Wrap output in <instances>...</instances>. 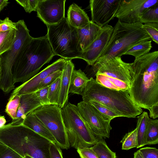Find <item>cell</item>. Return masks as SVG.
Returning <instances> with one entry per match:
<instances>
[{
    "instance_id": "f6af8a7d",
    "label": "cell",
    "mask_w": 158,
    "mask_h": 158,
    "mask_svg": "<svg viewBox=\"0 0 158 158\" xmlns=\"http://www.w3.org/2000/svg\"><path fill=\"white\" fill-rule=\"evenodd\" d=\"M7 147L0 143V156L7 149Z\"/></svg>"
},
{
    "instance_id": "83f0119b",
    "label": "cell",
    "mask_w": 158,
    "mask_h": 158,
    "mask_svg": "<svg viewBox=\"0 0 158 158\" xmlns=\"http://www.w3.org/2000/svg\"><path fill=\"white\" fill-rule=\"evenodd\" d=\"M139 22L142 24L158 23V4L144 10L139 17Z\"/></svg>"
},
{
    "instance_id": "d6986e66",
    "label": "cell",
    "mask_w": 158,
    "mask_h": 158,
    "mask_svg": "<svg viewBox=\"0 0 158 158\" xmlns=\"http://www.w3.org/2000/svg\"><path fill=\"white\" fill-rule=\"evenodd\" d=\"M102 28L90 20L84 27L77 29L83 52L95 40Z\"/></svg>"
},
{
    "instance_id": "d6a6232c",
    "label": "cell",
    "mask_w": 158,
    "mask_h": 158,
    "mask_svg": "<svg viewBox=\"0 0 158 158\" xmlns=\"http://www.w3.org/2000/svg\"><path fill=\"white\" fill-rule=\"evenodd\" d=\"M142 28L149 35L151 40L158 44V23L143 24Z\"/></svg>"
},
{
    "instance_id": "ab89813d",
    "label": "cell",
    "mask_w": 158,
    "mask_h": 158,
    "mask_svg": "<svg viewBox=\"0 0 158 158\" xmlns=\"http://www.w3.org/2000/svg\"><path fill=\"white\" fill-rule=\"evenodd\" d=\"M50 150L51 158H63L60 148L56 144L52 142Z\"/></svg>"
},
{
    "instance_id": "74e56055",
    "label": "cell",
    "mask_w": 158,
    "mask_h": 158,
    "mask_svg": "<svg viewBox=\"0 0 158 158\" xmlns=\"http://www.w3.org/2000/svg\"><path fill=\"white\" fill-rule=\"evenodd\" d=\"M139 150L143 158H158V150L156 148L146 147Z\"/></svg>"
},
{
    "instance_id": "30bf717a",
    "label": "cell",
    "mask_w": 158,
    "mask_h": 158,
    "mask_svg": "<svg viewBox=\"0 0 158 158\" xmlns=\"http://www.w3.org/2000/svg\"><path fill=\"white\" fill-rule=\"evenodd\" d=\"M31 112L43 123L60 148L67 149L69 148L61 108L58 105L51 104L41 105Z\"/></svg>"
},
{
    "instance_id": "d4e9b609",
    "label": "cell",
    "mask_w": 158,
    "mask_h": 158,
    "mask_svg": "<svg viewBox=\"0 0 158 158\" xmlns=\"http://www.w3.org/2000/svg\"><path fill=\"white\" fill-rule=\"evenodd\" d=\"M152 47L151 40L140 42L129 48L123 55H132L137 58L149 53Z\"/></svg>"
},
{
    "instance_id": "4fadbf2b",
    "label": "cell",
    "mask_w": 158,
    "mask_h": 158,
    "mask_svg": "<svg viewBox=\"0 0 158 158\" xmlns=\"http://www.w3.org/2000/svg\"><path fill=\"white\" fill-rule=\"evenodd\" d=\"M121 0H91V21L103 27L114 18Z\"/></svg>"
},
{
    "instance_id": "5bb4252c",
    "label": "cell",
    "mask_w": 158,
    "mask_h": 158,
    "mask_svg": "<svg viewBox=\"0 0 158 158\" xmlns=\"http://www.w3.org/2000/svg\"><path fill=\"white\" fill-rule=\"evenodd\" d=\"M65 0H39L37 17L46 26L58 24L65 17Z\"/></svg>"
},
{
    "instance_id": "277c9868",
    "label": "cell",
    "mask_w": 158,
    "mask_h": 158,
    "mask_svg": "<svg viewBox=\"0 0 158 158\" xmlns=\"http://www.w3.org/2000/svg\"><path fill=\"white\" fill-rule=\"evenodd\" d=\"M83 101L94 100L116 112L121 117L135 118L143 112L129 95L128 90H116L105 87L91 77L81 95Z\"/></svg>"
},
{
    "instance_id": "52a82bcc",
    "label": "cell",
    "mask_w": 158,
    "mask_h": 158,
    "mask_svg": "<svg viewBox=\"0 0 158 158\" xmlns=\"http://www.w3.org/2000/svg\"><path fill=\"white\" fill-rule=\"evenodd\" d=\"M16 38L11 48L0 56L1 78L0 89L9 93L15 88L12 69L20 56L33 38L23 20L16 22Z\"/></svg>"
},
{
    "instance_id": "bcb514c9",
    "label": "cell",
    "mask_w": 158,
    "mask_h": 158,
    "mask_svg": "<svg viewBox=\"0 0 158 158\" xmlns=\"http://www.w3.org/2000/svg\"><path fill=\"white\" fill-rule=\"evenodd\" d=\"M134 158H143L138 150L134 153Z\"/></svg>"
},
{
    "instance_id": "cb8c5ba5",
    "label": "cell",
    "mask_w": 158,
    "mask_h": 158,
    "mask_svg": "<svg viewBox=\"0 0 158 158\" xmlns=\"http://www.w3.org/2000/svg\"><path fill=\"white\" fill-rule=\"evenodd\" d=\"M148 113L143 111L137 117L136 127L137 128V148L145 145V135L147 123L149 118Z\"/></svg>"
},
{
    "instance_id": "c3c4849f",
    "label": "cell",
    "mask_w": 158,
    "mask_h": 158,
    "mask_svg": "<svg viewBox=\"0 0 158 158\" xmlns=\"http://www.w3.org/2000/svg\"><path fill=\"white\" fill-rule=\"evenodd\" d=\"M1 59H0V69H1Z\"/></svg>"
},
{
    "instance_id": "44dd1931",
    "label": "cell",
    "mask_w": 158,
    "mask_h": 158,
    "mask_svg": "<svg viewBox=\"0 0 158 158\" xmlns=\"http://www.w3.org/2000/svg\"><path fill=\"white\" fill-rule=\"evenodd\" d=\"M22 124L56 144V140L40 120L31 112L26 116Z\"/></svg>"
},
{
    "instance_id": "f1b7e54d",
    "label": "cell",
    "mask_w": 158,
    "mask_h": 158,
    "mask_svg": "<svg viewBox=\"0 0 158 158\" xmlns=\"http://www.w3.org/2000/svg\"><path fill=\"white\" fill-rule=\"evenodd\" d=\"M88 102L94 106L106 120L110 122L115 118L121 117L116 112L98 102L94 100H90Z\"/></svg>"
},
{
    "instance_id": "ac0fdd59",
    "label": "cell",
    "mask_w": 158,
    "mask_h": 158,
    "mask_svg": "<svg viewBox=\"0 0 158 158\" xmlns=\"http://www.w3.org/2000/svg\"><path fill=\"white\" fill-rule=\"evenodd\" d=\"M74 65L72 60H67L60 77V91L58 106L61 108L68 102L69 91L72 74Z\"/></svg>"
},
{
    "instance_id": "836d02e7",
    "label": "cell",
    "mask_w": 158,
    "mask_h": 158,
    "mask_svg": "<svg viewBox=\"0 0 158 158\" xmlns=\"http://www.w3.org/2000/svg\"><path fill=\"white\" fill-rule=\"evenodd\" d=\"M17 3L22 6L27 13L36 11L39 0H16Z\"/></svg>"
},
{
    "instance_id": "8992f818",
    "label": "cell",
    "mask_w": 158,
    "mask_h": 158,
    "mask_svg": "<svg viewBox=\"0 0 158 158\" xmlns=\"http://www.w3.org/2000/svg\"><path fill=\"white\" fill-rule=\"evenodd\" d=\"M46 35L52 52L66 60L81 59L83 53L77 29L65 18L58 24L47 26Z\"/></svg>"
},
{
    "instance_id": "7c38bea8",
    "label": "cell",
    "mask_w": 158,
    "mask_h": 158,
    "mask_svg": "<svg viewBox=\"0 0 158 158\" xmlns=\"http://www.w3.org/2000/svg\"><path fill=\"white\" fill-rule=\"evenodd\" d=\"M158 4V0H121L114 18L127 23L139 22L144 10Z\"/></svg>"
},
{
    "instance_id": "7dc6e473",
    "label": "cell",
    "mask_w": 158,
    "mask_h": 158,
    "mask_svg": "<svg viewBox=\"0 0 158 158\" xmlns=\"http://www.w3.org/2000/svg\"><path fill=\"white\" fill-rule=\"evenodd\" d=\"M1 69H0V80H1Z\"/></svg>"
},
{
    "instance_id": "3957f363",
    "label": "cell",
    "mask_w": 158,
    "mask_h": 158,
    "mask_svg": "<svg viewBox=\"0 0 158 158\" xmlns=\"http://www.w3.org/2000/svg\"><path fill=\"white\" fill-rule=\"evenodd\" d=\"M54 56L46 35L33 37L12 67L14 84L28 81Z\"/></svg>"
},
{
    "instance_id": "b9f144b4",
    "label": "cell",
    "mask_w": 158,
    "mask_h": 158,
    "mask_svg": "<svg viewBox=\"0 0 158 158\" xmlns=\"http://www.w3.org/2000/svg\"><path fill=\"white\" fill-rule=\"evenodd\" d=\"M149 116L153 119L158 118V102L152 106L149 109Z\"/></svg>"
},
{
    "instance_id": "484cf974",
    "label": "cell",
    "mask_w": 158,
    "mask_h": 158,
    "mask_svg": "<svg viewBox=\"0 0 158 158\" xmlns=\"http://www.w3.org/2000/svg\"><path fill=\"white\" fill-rule=\"evenodd\" d=\"M17 30L0 32V56L10 49L16 38Z\"/></svg>"
},
{
    "instance_id": "ba28073f",
    "label": "cell",
    "mask_w": 158,
    "mask_h": 158,
    "mask_svg": "<svg viewBox=\"0 0 158 158\" xmlns=\"http://www.w3.org/2000/svg\"><path fill=\"white\" fill-rule=\"evenodd\" d=\"M62 117L70 145L77 149L90 148L99 139L81 118L77 106L68 102L61 108Z\"/></svg>"
},
{
    "instance_id": "9c48e42d",
    "label": "cell",
    "mask_w": 158,
    "mask_h": 158,
    "mask_svg": "<svg viewBox=\"0 0 158 158\" xmlns=\"http://www.w3.org/2000/svg\"><path fill=\"white\" fill-rule=\"evenodd\" d=\"M95 80L102 85L116 90H128L133 71L131 63L114 57L103 64L96 73Z\"/></svg>"
},
{
    "instance_id": "e575fe53",
    "label": "cell",
    "mask_w": 158,
    "mask_h": 158,
    "mask_svg": "<svg viewBox=\"0 0 158 158\" xmlns=\"http://www.w3.org/2000/svg\"><path fill=\"white\" fill-rule=\"evenodd\" d=\"M62 71L59 70L56 71L47 76L40 83L37 90L49 86L61 76Z\"/></svg>"
},
{
    "instance_id": "6da1fadb",
    "label": "cell",
    "mask_w": 158,
    "mask_h": 158,
    "mask_svg": "<svg viewBox=\"0 0 158 158\" xmlns=\"http://www.w3.org/2000/svg\"><path fill=\"white\" fill-rule=\"evenodd\" d=\"M131 63L133 75L129 95L136 105L148 110L158 102V51L135 58Z\"/></svg>"
},
{
    "instance_id": "ee69618b",
    "label": "cell",
    "mask_w": 158,
    "mask_h": 158,
    "mask_svg": "<svg viewBox=\"0 0 158 158\" xmlns=\"http://www.w3.org/2000/svg\"><path fill=\"white\" fill-rule=\"evenodd\" d=\"M6 123L5 117L4 116L0 115V128L4 127Z\"/></svg>"
},
{
    "instance_id": "7bdbcfd3",
    "label": "cell",
    "mask_w": 158,
    "mask_h": 158,
    "mask_svg": "<svg viewBox=\"0 0 158 158\" xmlns=\"http://www.w3.org/2000/svg\"><path fill=\"white\" fill-rule=\"evenodd\" d=\"M9 3L8 0H0V11L6 6Z\"/></svg>"
},
{
    "instance_id": "ffe728a7",
    "label": "cell",
    "mask_w": 158,
    "mask_h": 158,
    "mask_svg": "<svg viewBox=\"0 0 158 158\" xmlns=\"http://www.w3.org/2000/svg\"><path fill=\"white\" fill-rule=\"evenodd\" d=\"M66 19L71 25L77 29L84 27L90 21L85 11L74 3L69 7Z\"/></svg>"
},
{
    "instance_id": "2e32d148",
    "label": "cell",
    "mask_w": 158,
    "mask_h": 158,
    "mask_svg": "<svg viewBox=\"0 0 158 158\" xmlns=\"http://www.w3.org/2000/svg\"><path fill=\"white\" fill-rule=\"evenodd\" d=\"M114 27L108 25L102 27L95 40L83 52L81 59L93 66L101 56L107 45Z\"/></svg>"
},
{
    "instance_id": "7402d4cb",
    "label": "cell",
    "mask_w": 158,
    "mask_h": 158,
    "mask_svg": "<svg viewBox=\"0 0 158 158\" xmlns=\"http://www.w3.org/2000/svg\"><path fill=\"white\" fill-rule=\"evenodd\" d=\"M89 79L80 69L73 70L71 78L69 93L82 95Z\"/></svg>"
},
{
    "instance_id": "d590c367",
    "label": "cell",
    "mask_w": 158,
    "mask_h": 158,
    "mask_svg": "<svg viewBox=\"0 0 158 158\" xmlns=\"http://www.w3.org/2000/svg\"><path fill=\"white\" fill-rule=\"evenodd\" d=\"M49 86L38 89L34 92L42 105L50 104L48 98Z\"/></svg>"
},
{
    "instance_id": "f546056e",
    "label": "cell",
    "mask_w": 158,
    "mask_h": 158,
    "mask_svg": "<svg viewBox=\"0 0 158 158\" xmlns=\"http://www.w3.org/2000/svg\"><path fill=\"white\" fill-rule=\"evenodd\" d=\"M20 96L11 95L7 103L5 111L12 118V121L15 119L20 104Z\"/></svg>"
},
{
    "instance_id": "8d00e7d4",
    "label": "cell",
    "mask_w": 158,
    "mask_h": 158,
    "mask_svg": "<svg viewBox=\"0 0 158 158\" xmlns=\"http://www.w3.org/2000/svg\"><path fill=\"white\" fill-rule=\"evenodd\" d=\"M17 29L16 22H13L9 17H6L3 20L0 19V32Z\"/></svg>"
},
{
    "instance_id": "603a6c76",
    "label": "cell",
    "mask_w": 158,
    "mask_h": 158,
    "mask_svg": "<svg viewBox=\"0 0 158 158\" xmlns=\"http://www.w3.org/2000/svg\"><path fill=\"white\" fill-rule=\"evenodd\" d=\"M145 145L158 143V119L148 118L145 135Z\"/></svg>"
},
{
    "instance_id": "60d3db41",
    "label": "cell",
    "mask_w": 158,
    "mask_h": 158,
    "mask_svg": "<svg viewBox=\"0 0 158 158\" xmlns=\"http://www.w3.org/2000/svg\"><path fill=\"white\" fill-rule=\"evenodd\" d=\"M0 158H23L19 154L12 149L8 148L0 156Z\"/></svg>"
},
{
    "instance_id": "4dcf8cb0",
    "label": "cell",
    "mask_w": 158,
    "mask_h": 158,
    "mask_svg": "<svg viewBox=\"0 0 158 158\" xmlns=\"http://www.w3.org/2000/svg\"><path fill=\"white\" fill-rule=\"evenodd\" d=\"M122 143V149L128 150L136 148L137 145V128L125 134L121 141Z\"/></svg>"
},
{
    "instance_id": "1f68e13d",
    "label": "cell",
    "mask_w": 158,
    "mask_h": 158,
    "mask_svg": "<svg viewBox=\"0 0 158 158\" xmlns=\"http://www.w3.org/2000/svg\"><path fill=\"white\" fill-rule=\"evenodd\" d=\"M60 77L49 86L48 98L50 104L58 105Z\"/></svg>"
},
{
    "instance_id": "f35d334b",
    "label": "cell",
    "mask_w": 158,
    "mask_h": 158,
    "mask_svg": "<svg viewBox=\"0 0 158 158\" xmlns=\"http://www.w3.org/2000/svg\"><path fill=\"white\" fill-rule=\"evenodd\" d=\"M81 158H98L90 148L77 149Z\"/></svg>"
},
{
    "instance_id": "8fae6325",
    "label": "cell",
    "mask_w": 158,
    "mask_h": 158,
    "mask_svg": "<svg viewBox=\"0 0 158 158\" xmlns=\"http://www.w3.org/2000/svg\"><path fill=\"white\" fill-rule=\"evenodd\" d=\"M79 113L93 135L98 139L109 138L110 121L105 120L92 105L83 101L77 105Z\"/></svg>"
},
{
    "instance_id": "9a60e30c",
    "label": "cell",
    "mask_w": 158,
    "mask_h": 158,
    "mask_svg": "<svg viewBox=\"0 0 158 158\" xmlns=\"http://www.w3.org/2000/svg\"><path fill=\"white\" fill-rule=\"evenodd\" d=\"M66 60L61 58L49 65L27 81L15 88L11 95L21 96L36 91L40 83L49 74L57 71H62Z\"/></svg>"
},
{
    "instance_id": "e0dca14e",
    "label": "cell",
    "mask_w": 158,
    "mask_h": 158,
    "mask_svg": "<svg viewBox=\"0 0 158 158\" xmlns=\"http://www.w3.org/2000/svg\"><path fill=\"white\" fill-rule=\"evenodd\" d=\"M20 96V104L16 119L11 122L16 124H22L27 114L42 105L34 92Z\"/></svg>"
},
{
    "instance_id": "7a4b0ae2",
    "label": "cell",
    "mask_w": 158,
    "mask_h": 158,
    "mask_svg": "<svg viewBox=\"0 0 158 158\" xmlns=\"http://www.w3.org/2000/svg\"><path fill=\"white\" fill-rule=\"evenodd\" d=\"M51 143L22 124L10 123L0 128V143L23 158H51Z\"/></svg>"
},
{
    "instance_id": "4316f807",
    "label": "cell",
    "mask_w": 158,
    "mask_h": 158,
    "mask_svg": "<svg viewBox=\"0 0 158 158\" xmlns=\"http://www.w3.org/2000/svg\"><path fill=\"white\" fill-rule=\"evenodd\" d=\"M91 148L98 158H116V153L109 148L103 138L99 139Z\"/></svg>"
},
{
    "instance_id": "5b68a950",
    "label": "cell",
    "mask_w": 158,
    "mask_h": 158,
    "mask_svg": "<svg viewBox=\"0 0 158 158\" xmlns=\"http://www.w3.org/2000/svg\"><path fill=\"white\" fill-rule=\"evenodd\" d=\"M143 25L140 22L127 23L118 20L107 45L92 66L95 74L103 64L114 57H121L131 46L140 42L151 40L149 35L142 30Z\"/></svg>"
}]
</instances>
